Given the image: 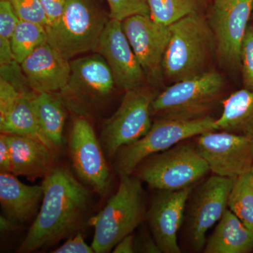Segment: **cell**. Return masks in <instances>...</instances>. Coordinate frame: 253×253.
<instances>
[{
  "label": "cell",
  "instance_id": "cell-1",
  "mask_svg": "<svg viewBox=\"0 0 253 253\" xmlns=\"http://www.w3.org/2000/svg\"><path fill=\"white\" fill-rule=\"evenodd\" d=\"M42 202L17 253L49 247L81 232L92 208V196L68 168L53 167L43 178Z\"/></svg>",
  "mask_w": 253,
  "mask_h": 253
},
{
  "label": "cell",
  "instance_id": "cell-2",
  "mask_svg": "<svg viewBox=\"0 0 253 253\" xmlns=\"http://www.w3.org/2000/svg\"><path fill=\"white\" fill-rule=\"evenodd\" d=\"M170 38L163 61V73L176 83L206 71L216 54V43L207 18L189 15L169 26Z\"/></svg>",
  "mask_w": 253,
  "mask_h": 253
},
{
  "label": "cell",
  "instance_id": "cell-3",
  "mask_svg": "<svg viewBox=\"0 0 253 253\" xmlns=\"http://www.w3.org/2000/svg\"><path fill=\"white\" fill-rule=\"evenodd\" d=\"M141 183L136 176L121 178L116 194L93 220L91 246L95 253H109L146 219V200Z\"/></svg>",
  "mask_w": 253,
  "mask_h": 253
},
{
  "label": "cell",
  "instance_id": "cell-4",
  "mask_svg": "<svg viewBox=\"0 0 253 253\" xmlns=\"http://www.w3.org/2000/svg\"><path fill=\"white\" fill-rule=\"evenodd\" d=\"M214 120L209 116L194 120L158 118L144 136L118 151L113 158L115 172L120 179L132 175L146 158L170 149L186 139L215 130Z\"/></svg>",
  "mask_w": 253,
  "mask_h": 253
},
{
  "label": "cell",
  "instance_id": "cell-5",
  "mask_svg": "<svg viewBox=\"0 0 253 253\" xmlns=\"http://www.w3.org/2000/svg\"><path fill=\"white\" fill-rule=\"evenodd\" d=\"M109 20L93 0H66L59 19L45 28L47 42L69 60L95 51Z\"/></svg>",
  "mask_w": 253,
  "mask_h": 253
},
{
  "label": "cell",
  "instance_id": "cell-6",
  "mask_svg": "<svg viewBox=\"0 0 253 253\" xmlns=\"http://www.w3.org/2000/svg\"><path fill=\"white\" fill-rule=\"evenodd\" d=\"M224 78L214 71L174 83L156 95L151 113L158 118L194 120L208 116L224 88Z\"/></svg>",
  "mask_w": 253,
  "mask_h": 253
},
{
  "label": "cell",
  "instance_id": "cell-7",
  "mask_svg": "<svg viewBox=\"0 0 253 253\" xmlns=\"http://www.w3.org/2000/svg\"><path fill=\"white\" fill-rule=\"evenodd\" d=\"M66 86L58 93L68 111L87 118L104 106L116 86L112 73L98 53L71 61Z\"/></svg>",
  "mask_w": 253,
  "mask_h": 253
},
{
  "label": "cell",
  "instance_id": "cell-8",
  "mask_svg": "<svg viewBox=\"0 0 253 253\" xmlns=\"http://www.w3.org/2000/svg\"><path fill=\"white\" fill-rule=\"evenodd\" d=\"M210 171L197 149L181 142L146 158L134 172L152 189L177 191L194 185Z\"/></svg>",
  "mask_w": 253,
  "mask_h": 253
},
{
  "label": "cell",
  "instance_id": "cell-9",
  "mask_svg": "<svg viewBox=\"0 0 253 253\" xmlns=\"http://www.w3.org/2000/svg\"><path fill=\"white\" fill-rule=\"evenodd\" d=\"M156 95L149 88L126 91L114 114L105 123L99 141L105 156L113 159L123 146L137 141L152 126L151 104Z\"/></svg>",
  "mask_w": 253,
  "mask_h": 253
},
{
  "label": "cell",
  "instance_id": "cell-10",
  "mask_svg": "<svg viewBox=\"0 0 253 253\" xmlns=\"http://www.w3.org/2000/svg\"><path fill=\"white\" fill-rule=\"evenodd\" d=\"M253 12V0H214L207 18L216 43V55L224 66L241 70V50Z\"/></svg>",
  "mask_w": 253,
  "mask_h": 253
},
{
  "label": "cell",
  "instance_id": "cell-11",
  "mask_svg": "<svg viewBox=\"0 0 253 253\" xmlns=\"http://www.w3.org/2000/svg\"><path fill=\"white\" fill-rule=\"evenodd\" d=\"M196 138V149L213 174L235 179L252 170L253 137L211 130Z\"/></svg>",
  "mask_w": 253,
  "mask_h": 253
},
{
  "label": "cell",
  "instance_id": "cell-12",
  "mask_svg": "<svg viewBox=\"0 0 253 253\" xmlns=\"http://www.w3.org/2000/svg\"><path fill=\"white\" fill-rule=\"evenodd\" d=\"M234 179L213 174L198 188L186 205V235L192 249L204 251L206 234L222 217Z\"/></svg>",
  "mask_w": 253,
  "mask_h": 253
},
{
  "label": "cell",
  "instance_id": "cell-13",
  "mask_svg": "<svg viewBox=\"0 0 253 253\" xmlns=\"http://www.w3.org/2000/svg\"><path fill=\"white\" fill-rule=\"evenodd\" d=\"M73 168L80 180L100 196L111 185V172L99 139L86 118L76 116L68 139Z\"/></svg>",
  "mask_w": 253,
  "mask_h": 253
},
{
  "label": "cell",
  "instance_id": "cell-14",
  "mask_svg": "<svg viewBox=\"0 0 253 253\" xmlns=\"http://www.w3.org/2000/svg\"><path fill=\"white\" fill-rule=\"evenodd\" d=\"M194 185L177 191L157 190L146 219L151 235L162 253H180L178 232L184 222L186 205Z\"/></svg>",
  "mask_w": 253,
  "mask_h": 253
},
{
  "label": "cell",
  "instance_id": "cell-15",
  "mask_svg": "<svg viewBox=\"0 0 253 253\" xmlns=\"http://www.w3.org/2000/svg\"><path fill=\"white\" fill-rule=\"evenodd\" d=\"M95 52L104 58L120 89L126 91L144 86L146 75L123 31L121 21L110 18Z\"/></svg>",
  "mask_w": 253,
  "mask_h": 253
},
{
  "label": "cell",
  "instance_id": "cell-16",
  "mask_svg": "<svg viewBox=\"0 0 253 253\" xmlns=\"http://www.w3.org/2000/svg\"><path fill=\"white\" fill-rule=\"evenodd\" d=\"M125 34L144 70L146 77L156 81L163 73V61L170 29L149 16L134 15L121 21Z\"/></svg>",
  "mask_w": 253,
  "mask_h": 253
},
{
  "label": "cell",
  "instance_id": "cell-17",
  "mask_svg": "<svg viewBox=\"0 0 253 253\" xmlns=\"http://www.w3.org/2000/svg\"><path fill=\"white\" fill-rule=\"evenodd\" d=\"M33 92L22 90L9 80L0 78V131L33 138L54 150L38 124L31 101Z\"/></svg>",
  "mask_w": 253,
  "mask_h": 253
},
{
  "label": "cell",
  "instance_id": "cell-18",
  "mask_svg": "<svg viewBox=\"0 0 253 253\" xmlns=\"http://www.w3.org/2000/svg\"><path fill=\"white\" fill-rule=\"evenodd\" d=\"M31 90L58 94L67 84L71 60L66 59L49 43L38 48L20 64Z\"/></svg>",
  "mask_w": 253,
  "mask_h": 253
},
{
  "label": "cell",
  "instance_id": "cell-19",
  "mask_svg": "<svg viewBox=\"0 0 253 253\" xmlns=\"http://www.w3.org/2000/svg\"><path fill=\"white\" fill-rule=\"evenodd\" d=\"M43 195L42 185H27L11 173H0L1 210L4 215L14 222L23 224L37 215Z\"/></svg>",
  "mask_w": 253,
  "mask_h": 253
},
{
  "label": "cell",
  "instance_id": "cell-20",
  "mask_svg": "<svg viewBox=\"0 0 253 253\" xmlns=\"http://www.w3.org/2000/svg\"><path fill=\"white\" fill-rule=\"evenodd\" d=\"M5 134L11 150V174L30 180L45 177L54 167V150L33 138Z\"/></svg>",
  "mask_w": 253,
  "mask_h": 253
},
{
  "label": "cell",
  "instance_id": "cell-21",
  "mask_svg": "<svg viewBox=\"0 0 253 253\" xmlns=\"http://www.w3.org/2000/svg\"><path fill=\"white\" fill-rule=\"evenodd\" d=\"M218 222L206 241L204 253H253V233L229 208Z\"/></svg>",
  "mask_w": 253,
  "mask_h": 253
},
{
  "label": "cell",
  "instance_id": "cell-22",
  "mask_svg": "<svg viewBox=\"0 0 253 253\" xmlns=\"http://www.w3.org/2000/svg\"><path fill=\"white\" fill-rule=\"evenodd\" d=\"M222 104L221 116L214 120V129L253 137V91L243 88L231 94Z\"/></svg>",
  "mask_w": 253,
  "mask_h": 253
},
{
  "label": "cell",
  "instance_id": "cell-23",
  "mask_svg": "<svg viewBox=\"0 0 253 253\" xmlns=\"http://www.w3.org/2000/svg\"><path fill=\"white\" fill-rule=\"evenodd\" d=\"M32 104L38 124L55 149L63 146L66 109L57 94L33 92Z\"/></svg>",
  "mask_w": 253,
  "mask_h": 253
},
{
  "label": "cell",
  "instance_id": "cell-24",
  "mask_svg": "<svg viewBox=\"0 0 253 253\" xmlns=\"http://www.w3.org/2000/svg\"><path fill=\"white\" fill-rule=\"evenodd\" d=\"M206 4L207 0H148L150 17L166 26L189 15L203 14Z\"/></svg>",
  "mask_w": 253,
  "mask_h": 253
},
{
  "label": "cell",
  "instance_id": "cell-25",
  "mask_svg": "<svg viewBox=\"0 0 253 253\" xmlns=\"http://www.w3.org/2000/svg\"><path fill=\"white\" fill-rule=\"evenodd\" d=\"M10 41L15 61L20 65L38 46L47 42V33L42 25L20 20Z\"/></svg>",
  "mask_w": 253,
  "mask_h": 253
},
{
  "label": "cell",
  "instance_id": "cell-26",
  "mask_svg": "<svg viewBox=\"0 0 253 253\" xmlns=\"http://www.w3.org/2000/svg\"><path fill=\"white\" fill-rule=\"evenodd\" d=\"M228 208L253 234V179L251 172L234 179Z\"/></svg>",
  "mask_w": 253,
  "mask_h": 253
},
{
  "label": "cell",
  "instance_id": "cell-27",
  "mask_svg": "<svg viewBox=\"0 0 253 253\" xmlns=\"http://www.w3.org/2000/svg\"><path fill=\"white\" fill-rule=\"evenodd\" d=\"M109 8V17L122 21L134 15L149 16L148 0H106Z\"/></svg>",
  "mask_w": 253,
  "mask_h": 253
},
{
  "label": "cell",
  "instance_id": "cell-28",
  "mask_svg": "<svg viewBox=\"0 0 253 253\" xmlns=\"http://www.w3.org/2000/svg\"><path fill=\"white\" fill-rule=\"evenodd\" d=\"M14 12L21 21L48 26L47 18L41 0H9Z\"/></svg>",
  "mask_w": 253,
  "mask_h": 253
},
{
  "label": "cell",
  "instance_id": "cell-29",
  "mask_svg": "<svg viewBox=\"0 0 253 253\" xmlns=\"http://www.w3.org/2000/svg\"><path fill=\"white\" fill-rule=\"evenodd\" d=\"M241 71L244 88L253 91V25L249 24L241 50Z\"/></svg>",
  "mask_w": 253,
  "mask_h": 253
},
{
  "label": "cell",
  "instance_id": "cell-30",
  "mask_svg": "<svg viewBox=\"0 0 253 253\" xmlns=\"http://www.w3.org/2000/svg\"><path fill=\"white\" fill-rule=\"evenodd\" d=\"M19 21L9 0H0V38L11 39Z\"/></svg>",
  "mask_w": 253,
  "mask_h": 253
},
{
  "label": "cell",
  "instance_id": "cell-31",
  "mask_svg": "<svg viewBox=\"0 0 253 253\" xmlns=\"http://www.w3.org/2000/svg\"><path fill=\"white\" fill-rule=\"evenodd\" d=\"M54 253H94L92 246H89L84 241L82 233L71 236L67 241L53 251Z\"/></svg>",
  "mask_w": 253,
  "mask_h": 253
},
{
  "label": "cell",
  "instance_id": "cell-32",
  "mask_svg": "<svg viewBox=\"0 0 253 253\" xmlns=\"http://www.w3.org/2000/svg\"><path fill=\"white\" fill-rule=\"evenodd\" d=\"M66 1V0H41L42 6L47 18L48 26L56 22L61 17Z\"/></svg>",
  "mask_w": 253,
  "mask_h": 253
},
{
  "label": "cell",
  "instance_id": "cell-33",
  "mask_svg": "<svg viewBox=\"0 0 253 253\" xmlns=\"http://www.w3.org/2000/svg\"><path fill=\"white\" fill-rule=\"evenodd\" d=\"M11 155L6 135L0 134V172L11 173Z\"/></svg>",
  "mask_w": 253,
  "mask_h": 253
},
{
  "label": "cell",
  "instance_id": "cell-34",
  "mask_svg": "<svg viewBox=\"0 0 253 253\" xmlns=\"http://www.w3.org/2000/svg\"><path fill=\"white\" fill-rule=\"evenodd\" d=\"M134 246H135V252L139 253H162L160 249L159 246L156 244L154 237L151 238L149 236H142L139 242H135L134 241Z\"/></svg>",
  "mask_w": 253,
  "mask_h": 253
},
{
  "label": "cell",
  "instance_id": "cell-35",
  "mask_svg": "<svg viewBox=\"0 0 253 253\" xmlns=\"http://www.w3.org/2000/svg\"><path fill=\"white\" fill-rule=\"evenodd\" d=\"M14 61L11 41L6 38H0V66H7Z\"/></svg>",
  "mask_w": 253,
  "mask_h": 253
},
{
  "label": "cell",
  "instance_id": "cell-36",
  "mask_svg": "<svg viewBox=\"0 0 253 253\" xmlns=\"http://www.w3.org/2000/svg\"><path fill=\"white\" fill-rule=\"evenodd\" d=\"M114 253H135L134 236L132 234L126 236L121 240L113 249Z\"/></svg>",
  "mask_w": 253,
  "mask_h": 253
},
{
  "label": "cell",
  "instance_id": "cell-37",
  "mask_svg": "<svg viewBox=\"0 0 253 253\" xmlns=\"http://www.w3.org/2000/svg\"><path fill=\"white\" fill-rule=\"evenodd\" d=\"M18 226L17 223L11 220L6 216H1L0 217V229H1V232L14 230L16 228L18 227Z\"/></svg>",
  "mask_w": 253,
  "mask_h": 253
},
{
  "label": "cell",
  "instance_id": "cell-38",
  "mask_svg": "<svg viewBox=\"0 0 253 253\" xmlns=\"http://www.w3.org/2000/svg\"><path fill=\"white\" fill-rule=\"evenodd\" d=\"M251 175H252L253 179V168L252 169V170H251Z\"/></svg>",
  "mask_w": 253,
  "mask_h": 253
},
{
  "label": "cell",
  "instance_id": "cell-39",
  "mask_svg": "<svg viewBox=\"0 0 253 253\" xmlns=\"http://www.w3.org/2000/svg\"></svg>",
  "mask_w": 253,
  "mask_h": 253
}]
</instances>
